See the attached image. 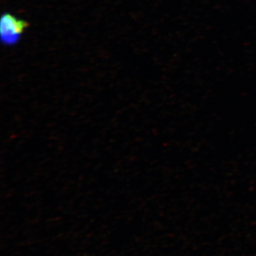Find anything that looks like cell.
I'll use <instances>...</instances> for the list:
<instances>
[{
	"label": "cell",
	"instance_id": "1",
	"mask_svg": "<svg viewBox=\"0 0 256 256\" xmlns=\"http://www.w3.org/2000/svg\"><path fill=\"white\" fill-rule=\"evenodd\" d=\"M28 24L14 15L5 13L0 22L1 40L5 45H14L18 43L20 36L28 28Z\"/></svg>",
	"mask_w": 256,
	"mask_h": 256
}]
</instances>
